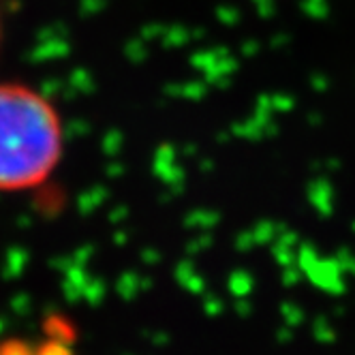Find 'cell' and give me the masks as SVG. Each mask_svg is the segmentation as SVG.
<instances>
[{
  "instance_id": "1",
  "label": "cell",
  "mask_w": 355,
  "mask_h": 355,
  "mask_svg": "<svg viewBox=\"0 0 355 355\" xmlns=\"http://www.w3.org/2000/svg\"><path fill=\"white\" fill-rule=\"evenodd\" d=\"M62 152L64 126L52 101L28 84H0V193L45 184Z\"/></svg>"
},
{
  "instance_id": "2",
  "label": "cell",
  "mask_w": 355,
  "mask_h": 355,
  "mask_svg": "<svg viewBox=\"0 0 355 355\" xmlns=\"http://www.w3.org/2000/svg\"><path fill=\"white\" fill-rule=\"evenodd\" d=\"M43 349H45V353L39 351V349H33L31 355H67V353L62 351L64 347L60 349L58 345H56V347H54V345H45ZM3 353H5V355H28V351H24V349H11V347H9L7 351H3Z\"/></svg>"
},
{
  "instance_id": "3",
  "label": "cell",
  "mask_w": 355,
  "mask_h": 355,
  "mask_svg": "<svg viewBox=\"0 0 355 355\" xmlns=\"http://www.w3.org/2000/svg\"><path fill=\"white\" fill-rule=\"evenodd\" d=\"M0 43H3V19H0Z\"/></svg>"
}]
</instances>
